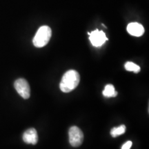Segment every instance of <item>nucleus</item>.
<instances>
[{
	"label": "nucleus",
	"mask_w": 149,
	"mask_h": 149,
	"mask_svg": "<svg viewBox=\"0 0 149 149\" xmlns=\"http://www.w3.org/2000/svg\"><path fill=\"white\" fill-rule=\"evenodd\" d=\"M69 142L72 147H78L82 144L84 133L82 130L77 126H72L68 130Z\"/></svg>",
	"instance_id": "3"
},
{
	"label": "nucleus",
	"mask_w": 149,
	"mask_h": 149,
	"mask_svg": "<svg viewBox=\"0 0 149 149\" xmlns=\"http://www.w3.org/2000/svg\"><path fill=\"white\" fill-rule=\"evenodd\" d=\"M80 81V76L78 72L70 70L63 75L59 84V88L64 93H69L77 86Z\"/></svg>",
	"instance_id": "1"
},
{
	"label": "nucleus",
	"mask_w": 149,
	"mask_h": 149,
	"mask_svg": "<svg viewBox=\"0 0 149 149\" xmlns=\"http://www.w3.org/2000/svg\"><path fill=\"white\" fill-rule=\"evenodd\" d=\"M127 31L130 35L133 36L140 37L144 34V29L141 24L137 22H133L128 25Z\"/></svg>",
	"instance_id": "7"
},
{
	"label": "nucleus",
	"mask_w": 149,
	"mask_h": 149,
	"mask_svg": "<svg viewBox=\"0 0 149 149\" xmlns=\"http://www.w3.org/2000/svg\"><path fill=\"white\" fill-rule=\"evenodd\" d=\"M23 140L28 144H36L38 141V135L37 130L33 128L26 130L23 134Z\"/></svg>",
	"instance_id": "6"
},
{
	"label": "nucleus",
	"mask_w": 149,
	"mask_h": 149,
	"mask_svg": "<svg viewBox=\"0 0 149 149\" xmlns=\"http://www.w3.org/2000/svg\"><path fill=\"white\" fill-rule=\"evenodd\" d=\"M125 69L128 71H132L137 73L140 71L141 68L138 65H137L135 63L132 62V61H127L125 64Z\"/></svg>",
	"instance_id": "10"
},
{
	"label": "nucleus",
	"mask_w": 149,
	"mask_h": 149,
	"mask_svg": "<svg viewBox=\"0 0 149 149\" xmlns=\"http://www.w3.org/2000/svg\"><path fill=\"white\" fill-rule=\"evenodd\" d=\"M102 93L106 97H115L117 95V93L115 90V87L112 84H107L106 86Z\"/></svg>",
	"instance_id": "8"
},
{
	"label": "nucleus",
	"mask_w": 149,
	"mask_h": 149,
	"mask_svg": "<svg viewBox=\"0 0 149 149\" xmlns=\"http://www.w3.org/2000/svg\"><path fill=\"white\" fill-rule=\"evenodd\" d=\"M14 86L17 92L22 97L27 100L31 96V88L28 81L23 78L17 79L14 83Z\"/></svg>",
	"instance_id": "4"
},
{
	"label": "nucleus",
	"mask_w": 149,
	"mask_h": 149,
	"mask_svg": "<svg viewBox=\"0 0 149 149\" xmlns=\"http://www.w3.org/2000/svg\"><path fill=\"white\" fill-rule=\"evenodd\" d=\"M88 35H90L89 40H90L91 44L93 46H95V47H100L102 46L106 41L108 40L105 33L103 31H100L97 29L91 33H88Z\"/></svg>",
	"instance_id": "5"
},
{
	"label": "nucleus",
	"mask_w": 149,
	"mask_h": 149,
	"mask_svg": "<svg viewBox=\"0 0 149 149\" xmlns=\"http://www.w3.org/2000/svg\"><path fill=\"white\" fill-rule=\"evenodd\" d=\"M126 132V126L121 125L117 127L113 128L111 130V135L113 137H117V136L122 135Z\"/></svg>",
	"instance_id": "9"
},
{
	"label": "nucleus",
	"mask_w": 149,
	"mask_h": 149,
	"mask_svg": "<svg viewBox=\"0 0 149 149\" xmlns=\"http://www.w3.org/2000/svg\"><path fill=\"white\" fill-rule=\"evenodd\" d=\"M132 144H133V143H132L131 141H126L125 144H123V146H122V149H130Z\"/></svg>",
	"instance_id": "11"
},
{
	"label": "nucleus",
	"mask_w": 149,
	"mask_h": 149,
	"mask_svg": "<svg viewBox=\"0 0 149 149\" xmlns=\"http://www.w3.org/2000/svg\"><path fill=\"white\" fill-rule=\"evenodd\" d=\"M51 35L52 31L49 26H41L33 38V44L37 48L44 47L50 41Z\"/></svg>",
	"instance_id": "2"
}]
</instances>
